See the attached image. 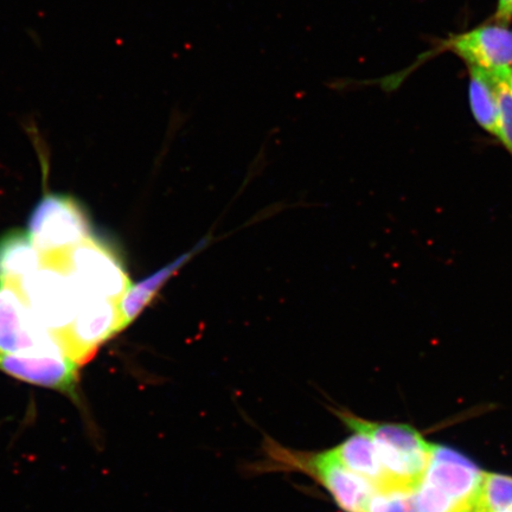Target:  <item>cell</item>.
Wrapping results in <instances>:
<instances>
[{"label":"cell","instance_id":"1","mask_svg":"<svg viewBox=\"0 0 512 512\" xmlns=\"http://www.w3.org/2000/svg\"><path fill=\"white\" fill-rule=\"evenodd\" d=\"M337 415L350 430L374 441L393 490L416 491L424 482L433 445L418 431L406 425L376 424L344 411Z\"/></svg>","mask_w":512,"mask_h":512},{"label":"cell","instance_id":"10","mask_svg":"<svg viewBox=\"0 0 512 512\" xmlns=\"http://www.w3.org/2000/svg\"><path fill=\"white\" fill-rule=\"evenodd\" d=\"M450 48L467 63L494 76L512 70V31L503 24L483 25L452 38Z\"/></svg>","mask_w":512,"mask_h":512},{"label":"cell","instance_id":"5","mask_svg":"<svg viewBox=\"0 0 512 512\" xmlns=\"http://www.w3.org/2000/svg\"><path fill=\"white\" fill-rule=\"evenodd\" d=\"M16 291L21 294L38 323L57 339L73 323L79 294L72 279L61 267L44 264L40 270L23 279Z\"/></svg>","mask_w":512,"mask_h":512},{"label":"cell","instance_id":"13","mask_svg":"<svg viewBox=\"0 0 512 512\" xmlns=\"http://www.w3.org/2000/svg\"><path fill=\"white\" fill-rule=\"evenodd\" d=\"M329 451L339 463L355 475L369 480L377 490H393L374 441L367 434L355 432L352 437Z\"/></svg>","mask_w":512,"mask_h":512},{"label":"cell","instance_id":"4","mask_svg":"<svg viewBox=\"0 0 512 512\" xmlns=\"http://www.w3.org/2000/svg\"><path fill=\"white\" fill-rule=\"evenodd\" d=\"M28 233L43 256L70 251L93 236L86 209L64 194H47L37 202Z\"/></svg>","mask_w":512,"mask_h":512},{"label":"cell","instance_id":"6","mask_svg":"<svg viewBox=\"0 0 512 512\" xmlns=\"http://www.w3.org/2000/svg\"><path fill=\"white\" fill-rule=\"evenodd\" d=\"M0 352L68 356L59 339L38 323L21 294L12 287H0Z\"/></svg>","mask_w":512,"mask_h":512},{"label":"cell","instance_id":"11","mask_svg":"<svg viewBox=\"0 0 512 512\" xmlns=\"http://www.w3.org/2000/svg\"><path fill=\"white\" fill-rule=\"evenodd\" d=\"M42 266V254L28 230L12 229L0 236V287L17 290L23 279Z\"/></svg>","mask_w":512,"mask_h":512},{"label":"cell","instance_id":"14","mask_svg":"<svg viewBox=\"0 0 512 512\" xmlns=\"http://www.w3.org/2000/svg\"><path fill=\"white\" fill-rule=\"evenodd\" d=\"M470 107L476 123L490 136L501 134V111L494 76L477 68H470Z\"/></svg>","mask_w":512,"mask_h":512},{"label":"cell","instance_id":"15","mask_svg":"<svg viewBox=\"0 0 512 512\" xmlns=\"http://www.w3.org/2000/svg\"><path fill=\"white\" fill-rule=\"evenodd\" d=\"M366 512H416L415 491L377 490Z\"/></svg>","mask_w":512,"mask_h":512},{"label":"cell","instance_id":"16","mask_svg":"<svg viewBox=\"0 0 512 512\" xmlns=\"http://www.w3.org/2000/svg\"><path fill=\"white\" fill-rule=\"evenodd\" d=\"M509 73L492 76L496 82L499 111H501V134L498 140L512 157V89L508 80Z\"/></svg>","mask_w":512,"mask_h":512},{"label":"cell","instance_id":"2","mask_svg":"<svg viewBox=\"0 0 512 512\" xmlns=\"http://www.w3.org/2000/svg\"><path fill=\"white\" fill-rule=\"evenodd\" d=\"M62 268L82 296L119 300L131 286L123 262L113 249L96 240L94 236L70 251L43 256V265Z\"/></svg>","mask_w":512,"mask_h":512},{"label":"cell","instance_id":"7","mask_svg":"<svg viewBox=\"0 0 512 512\" xmlns=\"http://www.w3.org/2000/svg\"><path fill=\"white\" fill-rule=\"evenodd\" d=\"M121 331L117 300L79 294L73 323L59 341L66 354L82 366L91 360L101 344Z\"/></svg>","mask_w":512,"mask_h":512},{"label":"cell","instance_id":"3","mask_svg":"<svg viewBox=\"0 0 512 512\" xmlns=\"http://www.w3.org/2000/svg\"><path fill=\"white\" fill-rule=\"evenodd\" d=\"M270 450L273 465L315 478L344 512L367 511L370 499L377 491L374 484L344 467L329 450L307 453L286 450L279 445H272Z\"/></svg>","mask_w":512,"mask_h":512},{"label":"cell","instance_id":"8","mask_svg":"<svg viewBox=\"0 0 512 512\" xmlns=\"http://www.w3.org/2000/svg\"><path fill=\"white\" fill-rule=\"evenodd\" d=\"M80 364L68 356H19L0 352V371L12 379L55 390L80 403Z\"/></svg>","mask_w":512,"mask_h":512},{"label":"cell","instance_id":"18","mask_svg":"<svg viewBox=\"0 0 512 512\" xmlns=\"http://www.w3.org/2000/svg\"><path fill=\"white\" fill-rule=\"evenodd\" d=\"M508 80H509V83H510V87H511V89H512V70H511V72L509 73Z\"/></svg>","mask_w":512,"mask_h":512},{"label":"cell","instance_id":"9","mask_svg":"<svg viewBox=\"0 0 512 512\" xmlns=\"http://www.w3.org/2000/svg\"><path fill=\"white\" fill-rule=\"evenodd\" d=\"M485 473L451 448L433 445L424 482L443 492L460 512L469 510L482 488Z\"/></svg>","mask_w":512,"mask_h":512},{"label":"cell","instance_id":"19","mask_svg":"<svg viewBox=\"0 0 512 512\" xmlns=\"http://www.w3.org/2000/svg\"><path fill=\"white\" fill-rule=\"evenodd\" d=\"M502 512H508V511H502Z\"/></svg>","mask_w":512,"mask_h":512},{"label":"cell","instance_id":"12","mask_svg":"<svg viewBox=\"0 0 512 512\" xmlns=\"http://www.w3.org/2000/svg\"><path fill=\"white\" fill-rule=\"evenodd\" d=\"M209 240L203 239L197 245L190 249L189 252L179 255L178 258L169 265H166L157 272L149 275L139 283L128 287L124 296L119 300V312L121 330H125L128 325H131L136 320L140 313H142L146 306L152 302L162 287L174 277L181 268L194 258L197 253H200L204 247H207Z\"/></svg>","mask_w":512,"mask_h":512},{"label":"cell","instance_id":"17","mask_svg":"<svg viewBox=\"0 0 512 512\" xmlns=\"http://www.w3.org/2000/svg\"><path fill=\"white\" fill-rule=\"evenodd\" d=\"M512 18V0H498L496 21L499 24L509 23Z\"/></svg>","mask_w":512,"mask_h":512}]
</instances>
